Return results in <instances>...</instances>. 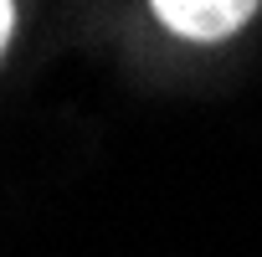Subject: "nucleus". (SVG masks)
Returning a JSON list of instances; mask_svg holds the SVG:
<instances>
[{
	"instance_id": "f257e3e1",
	"label": "nucleus",
	"mask_w": 262,
	"mask_h": 257,
	"mask_svg": "<svg viewBox=\"0 0 262 257\" xmlns=\"http://www.w3.org/2000/svg\"><path fill=\"white\" fill-rule=\"evenodd\" d=\"M160 26L175 31V36H190V41H221L231 31H242L257 6L252 0H160L155 6Z\"/></svg>"
},
{
	"instance_id": "f03ea898",
	"label": "nucleus",
	"mask_w": 262,
	"mask_h": 257,
	"mask_svg": "<svg viewBox=\"0 0 262 257\" xmlns=\"http://www.w3.org/2000/svg\"><path fill=\"white\" fill-rule=\"evenodd\" d=\"M11 31H16V6H11V0H0V52H6Z\"/></svg>"
}]
</instances>
